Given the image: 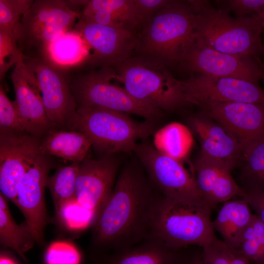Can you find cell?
<instances>
[{"instance_id": "484cf974", "label": "cell", "mask_w": 264, "mask_h": 264, "mask_svg": "<svg viewBox=\"0 0 264 264\" xmlns=\"http://www.w3.org/2000/svg\"><path fill=\"white\" fill-rule=\"evenodd\" d=\"M43 55L52 64L68 70L89 62L90 51L80 33L73 29L50 44Z\"/></svg>"}, {"instance_id": "8d00e7d4", "label": "cell", "mask_w": 264, "mask_h": 264, "mask_svg": "<svg viewBox=\"0 0 264 264\" xmlns=\"http://www.w3.org/2000/svg\"><path fill=\"white\" fill-rule=\"evenodd\" d=\"M172 0H133L136 19L138 27H142Z\"/></svg>"}, {"instance_id": "e575fe53", "label": "cell", "mask_w": 264, "mask_h": 264, "mask_svg": "<svg viewBox=\"0 0 264 264\" xmlns=\"http://www.w3.org/2000/svg\"><path fill=\"white\" fill-rule=\"evenodd\" d=\"M0 132H25L21 124L15 101L7 97L0 86Z\"/></svg>"}, {"instance_id": "4fadbf2b", "label": "cell", "mask_w": 264, "mask_h": 264, "mask_svg": "<svg viewBox=\"0 0 264 264\" xmlns=\"http://www.w3.org/2000/svg\"><path fill=\"white\" fill-rule=\"evenodd\" d=\"M41 140L26 132H0V190L15 203L18 186L41 154Z\"/></svg>"}, {"instance_id": "836d02e7", "label": "cell", "mask_w": 264, "mask_h": 264, "mask_svg": "<svg viewBox=\"0 0 264 264\" xmlns=\"http://www.w3.org/2000/svg\"><path fill=\"white\" fill-rule=\"evenodd\" d=\"M81 255L72 243L63 241L51 242L44 255L45 264H80Z\"/></svg>"}, {"instance_id": "603a6c76", "label": "cell", "mask_w": 264, "mask_h": 264, "mask_svg": "<svg viewBox=\"0 0 264 264\" xmlns=\"http://www.w3.org/2000/svg\"><path fill=\"white\" fill-rule=\"evenodd\" d=\"M92 142L85 133L71 130L49 132L41 141V153L80 163L86 157Z\"/></svg>"}, {"instance_id": "1f68e13d", "label": "cell", "mask_w": 264, "mask_h": 264, "mask_svg": "<svg viewBox=\"0 0 264 264\" xmlns=\"http://www.w3.org/2000/svg\"><path fill=\"white\" fill-rule=\"evenodd\" d=\"M25 56L18 46L14 31L0 30V78L13 66L23 62Z\"/></svg>"}, {"instance_id": "5bb4252c", "label": "cell", "mask_w": 264, "mask_h": 264, "mask_svg": "<svg viewBox=\"0 0 264 264\" xmlns=\"http://www.w3.org/2000/svg\"><path fill=\"white\" fill-rule=\"evenodd\" d=\"M78 19L74 29L80 33L90 49L89 62L91 64L111 67L131 57L136 50L138 39L135 33Z\"/></svg>"}, {"instance_id": "52a82bcc", "label": "cell", "mask_w": 264, "mask_h": 264, "mask_svg": "<svg viewBox=\"0 0 264 264\" xmlns=\"http://www.w3.org/2000/svg\"><path fill=\"white\" fill-rule=\"evenodd\" d=\"M110 67L80 75L70 82L77 108L110 110L135 114L152 121L160 116V110L133 97L123 87L112 83Z\"/></svg>"}, {"instance_id": "8fae6325", "label": "cell", "mask_w": 264, "mask_h": 264, "mask_svg": "<svg viewBox=\"0 0 264 264\" xmlns=\"http://www.w3.org/2000/svg\"><path fill=\"white\" fill-rule=\"evenodd\" d=\"M24 64L37 84L50 120L56 127L67 126L77 109L67 69L43 58L25 56Z\"/></svg>"}, {"instance_id": "2e32d148", "label": "cell", "mask_w": 264, "mask_h": 264, "mask_svg": "<svg viewBox=\"0 0 264 264\" xmlns=\"http://www.w3.org/2000/svg\"><path fill=\"white\" fill-rule=\"evenodd\" d=\"M118 169V162L113 155L83 160L79 165L76 181L78 202L97 215L113 191Z\"/></svg>"}, {"instance_id": "74e56055", "label": "cell", "mask_w": 264, "mask_h": 264, "mask_svg": "<svg viewBox=\"0 0 264 264\" xmlns=\"http://www.w3.org/2000/svg\"><path fill=\"white\" fill-rule=\"evenodd\" d=\"M201 256L206 264H230L225 243L217 237L202 247Z\"/></svg>"}, {"instance_id": "d4e9b609", "label": "cell", "mask_w": 264, "mask_h": 264, "mask_svg": "<svg viewBox=\"0 0 264 264\" xmlns=\"http://www.w3.org/2000/svg\"><path fill=\"white\" fill-rule=\"evenodd\" d=\"M241 144L239 161L241 187L245 193L264 191V135Z\"/></svg>"}, {"instance_id": "6da1fadb", "label": "cell", "mask_w": 264, "mask_h": 264, "mask_svg": "<svg viewBox=\"0 0 264 264\" xmlns=\"http://www.w3.org/2000/svg\"><path fill=\"white\" fill-rule=\"evenodd\" d=\"M163 197L139 171L132 167L123 169L93 222L94 243L112 254L147 239Z\"/></svg>"}, {"instance_id": "30bf717a", "label": "cell", "mask_w": 264, "mask_h": 264, "mask_svg": "<svg viewBox=\"0 0 264 264\" xmlns=\"http://www.w3.org/2000/svg\"><path fill=\"white\" fill-rule=\"evenodd\" d=\"M192 73L216 77H232L258 83L264 70L254 57L223 53L195 38L178 64Z\"/></svg>"}, {"instance_id": "7bdbcfd3", "label": "cell", "mask_w": 264, "mask_h": 264, "mask_svg": "<svg viewBox=\"0 0 264 264\" xmlns=\"http://www.w3.org/2000/svg\"><path fill=\"white\" fill-rule=\"evenodd\" d=\"M251 16L262 28H264V8L260 13L252 15Z\"/></svg>"}, {"instance_id": "b9f144b4", "label": "cell", "mask_w": 264, "mask_h": 264, "mask_svg": "<svg viewBox=\"0 0 264 264\" xmlns=\"http://www.w3.org/2000/svg\"><path fill=\"white\" fill-rule=\"evenodd\" d=\"M0 264H19L18 262L10 254L4 252H1L0 255Z\"/></svg>"}, {"instance_id": "83f0119b", "label": "cell", "mask_w": 264, "mask_h": 264, "mask_svg": "<svg viewBox=\"0 0 264 264\" xmlns=\"http://www.w3.org/2000/svg\"><path fill=\"white\" fill-rule=\"evenodd\" d=\"M154 146L160 152L181 161L189 154L193 143L190 130L183 124L172 122L157 131Z\"/></svg>"}, {"instance_id": "277c9868", "label": "cell", "mask_w": 264, "mask_h": 264, "mask_svg": "<svg viewBox=\"0 0 264 264\" xmlns=\"http://www.w3.org/2000/svg\"><path fill=\"white\" fill-rule=\"evenodd\" d=\"M213 209L203 199L186 201L163 196L149 236L172 248L190 245L202 248L217 238L211 220Z\"/></svg>"}, {"instance_id": "f546056e", "label": "cell", "mask_w": 264, "mask_h": 264, "mask_svg": "<svg viewBox=\"0 0 264 264\" xmlns=\"http://www.w3.org/2000/svg\"><path fill=\"white\" fill-rule=\"evenodd\" d=\"M249 264H264V223L254 214L235 247Z\"/></svg>"}, {"instance_id": "f1b7e54d", "label": "cell", "mask_w": 264, "mask_h": 264, "mask_svg": "<svg viewBox=\"0 0 264 264\" xmlns=\"http://www.w3.org/2000/svg\"><path fill=\"white\" fill-rule=\"evenodd\" d=\"M80 163L59 167L53 176H48L46 187L49 189L56 211L66 201L76 198L77 177Z\"/></svg>"}, {"instance_id": "7c38bea8", "label": "cell", "mask_w": 264, "mask_h": 264, "mask_svg": "<svg viewBox=\"0 0 264 264\" xmlns=\"http://www.w3.org/2000/svg\"><path fill=\"white\" fill-rule=\"evenodd\" d=\"M185 101L201 102H245L264 106V90L258 83L232 77L192 74L181 80Z\"/></svg>"}, {"instance_id": "60d3db41", "label": "cell", "mask_w": 264, "mask_h": 264, "mask_svg": "<svg viewBox=\"0 0 264 264\" xmlns=\"http://www.w3.org/2000/svg\"><path fill=\"white\" fill-rule=\"evenodd\" d=\"M182 264H206L203 261L201 254L192 256L186 254Z\"/></svg>"}, {"instance_id": "cb8c5ba5", "label": "cell", "mask_w": 264, "mask_h": 264, "mask_svg": "<svg viewBox=\"0 0 264 264\" xmlns=\"http://www.w3.org/2000/svg\"><path fill=\"white\" fill-rule=\"evenodd\" d=\"M254 215L243 198L229 200L224 202L216 218L212 221L213 227L220 234L225 243L235 247L250 224Z\"/></svg>"}, {"instance_id": "f35d334b", "label": "cell", "mask_w": 264, "mask_h": 264, "mask_svg": "<svg viewBox=\"0 0 264 264\" xmlns=\"http://www.w3.org/2000/svg\"><path fill=\"white\" fill-rule=\"evenodd\" d=\"M243 198L256 213V215L264 223V191L246 193Z\"/></svg>"}, {"instance_id": "8992f818", "label": "cell", "mask_w": 264, "mask_h": 264, "mask_svg": "<svg viewBox=\"0 0 264 264\" xmlns=\"http://www.w3.org/2000/svg\"><path fill=\"white\" fill-rule=\"evenodd\" d=\"M151 122H138L114 111L78 107L67 126L87 134L92 146L106 155L133 151L137 141L153 132Z\"/></svg>"}, {"instance_id": "ab89813d", "label": "cell", "mask_w": 264, "mask_h": 264, "mask_svg": "<svg viewBox=\"0 0 264 264\" xmlns=\"http://www.w3.org/2000/svg\"><path fill=\"white\" fill-rule=\"evenodd\" d=\"M225 247L230 264H249L239 250L225 243Z\"/></svg>"}, {"instance_id": "ba28073f", "label": "cell", "mask_w": 264, "mask_h": 264, "mask_svg": "<svg viewBox=\"0 0 264 264\" xmlns=\"http://www.w3.org/2000/svg\"><path fill=\"white\" fill-rule=\"evenodd\" d=\"M80 13L66 0H36L23 15L14 33L17 41H23L41 51L71 30Z\"/></svg>"}, {"instance_id": "d6986e66", "label": "cell", "mask_w": 264, "mask_h": 264, "mask_svg": "<svg viewBox=\"0 0 264 264\" xmlns=\"http://www.w3.org/2000/svg\"><path fill=\"white\" fill-rule=\"evenodd\" d=\"M189 119V125L200 144V154L232 170L236 168L241 150L238 140L221 125L201 112Z\"/></svg>"}, {"instance_id": "d590c367", "label": "cell", "mask_w": 264, "mask_h": 264, "mask_svg": "<svg viewBox=\"0 0 264 264\" xmlns=\"http://www.w3.org/2000/svg\"><path fill=\"white\" fill-rule=\"evenodd\" d=\"M218 9L234 13L236 18H243L257 14L264 8V0H216Z\"/></svg>"}, {"instance_id": "7402d4cb", "label": "cell", "mask_w": 264, "mask_h": 264, "mask_svg": "<svg viewBox=\"0 0 264 264\" xmlns=\"http://www.w3.org/2000/svg\"><path fill=\"white\" fill-rule=\"evenodd\" d=\"M79 19L90 23L113 26L135 32L138 28L133 0H91Z\"/></svg>"}, {"instance_id": "5b68a950", "label": "cell", "mask_w": 264, "mask_h": 264, "mask_svg": "<svg viewBox=\"0 0 264 264\" xmlns=\"http://www.w3.org/2000/svg\"><path fill=\"white\" fill-rule=\"evenodd\" d=\"M165 65L143 55L131 57L110 67L113 78L138 101L159 110H173L186 103L181 80Z\"/></svg>"}, {"instance_id": "ac0fdd59", "label": "cell", "mask_w": 264, "mask_h": 264, "mask_svg": "<svg viewBox=\"0 0 264 264\" xmlns=\"http://www.w3.org/2000/svg\"><path fill=\"white\" fill-rule=\"evenodd\" d=\"M195 105L240 143L264 135V106L245 102H201Z\"/></svg>"}, {"instance_id": "3957f363", "label": "cell", "mask_w": 264, "mask_h": 264, "mask_svg": "<svg viewBox=\"0 0 264 264\" xmlns=\"http://www.w3.org/2000/svg\"><path fill=\"white\" fill-rule=\"evenodd\" d=\"M195 12V38L220 52L257 56L264 53L262 28L251 16L233 18L208 0H189Z\"/></svg>"}, {"instance_id": "ffe728a7", "label": "cell", "mask_w": 264, "mask_h": 264, "mask_svg": "<svg viewBox=\"0 0 264 264\" xmlns=\"http://www.w3.org/2000/svg\"><path fill=\"white\" fill-rule=\"evenodd\" d=\"M233 170L225 165L200 154L193 167L198 188L203 198L214 209L238 196L242 198L245 192L233 178Z\"/></svg>"}, {"instance_id": "4dcf8cb0", "label": "cell", "mask_w": 264, "mask_h": 264, "mask_svg": "<svg viewBox=\"0 0 264 264\" xmlns=\"http://www.w3.org/2000/svg\"><path fill=\"white\" fill-rule=\"evenodd\" d=\"M56 212L62 224L73 231L86 228L93 223L97 216L94 211L81 205L76 198L64 203Z\"/></svg>"}, {"instance_id": "d6a6232c", "label": "cell", "mask_w": 264, "mask_h": 264, "mask_svg": "<svg viewBox=\"0 0 264 264\" xmlns=\"http://www.w3.org/2000/svg\"><path fill=\"white\" fill-rule=\"evenodd\" d=\"M34 0H0V30L14 31Z\"/></svg>"}, {"instance_id": "7a4b0ae2", "label": "cell", "mask_w": 264, "mask_h": 264, "mask_svg": "<svg viewBox=\"0 0 264 264\" xmlns=\"http://www.w3.org/2000/svg\"><path fill=\"white\" fill-rule=\"evenodd\" d=\"M195 17L189 0H172L141 27L136 51L166 66L178 65L195 40Z\"/></svg>"}, {"instance_id": "e0dca14e", "label": "cell", "mask_w": 264, "mask_h": 264, "mask_svg": "<svg viewBox=\"0 0 264 264\" xmlns=\"http://www.w3.org/2000/svg\"><path fill=\"white\" fill-rule=\"evenodd\" d=\"M10 78L24 131L40 139L44 138L56 127L47 115L37 84L24 62L15 66Z\"/></svg>"}, {"instance_id": "44dd1931", "label": "cell", "mask_w": 264, "mask_h": 264, "mask_svg": "<svg viewBox=\"0 0 264 264\" xmlns=\"http://www.w3.org/2000/svg\"><path fill=\"white\" fill-rule=\"evenodd\" d=\"M182 249L168 247L149 236L130 248L101 258L106 264H182L186 255Z\"/></svg>"}, {"instance_id": "9c48e42d", "label": "cell", "mask_w": 264, "mask_h": 264, "mask_svg": "<svg viewBox=\"0 0 264 264\" xmlns=\"http://www.w3.org/2000/svg\"><path fill=\"white\" fill-rule=\"evenodd\" d=\"M133 151L152 182L164 197L186 201L203 199L194 175L185 169L181 161L163 154L147 143H138Z\"/></svg>"}, {"instance_id": "9a60e30c", "label": "cell", "mask_w": 264, "mask_h": 264, "mask_svg": "<svg viewBox=\"0 0 264 264\" xmlns=\"http://www.w3.org/2000/svg\"><path fill=\"white\" fill-rule=\"evenodd\" d=\"M53 165L50 156L41 153L22 177L15 203L22 213L36 242L40 244L44 242L47 221L44 190Z\"/></svg>"}, {"instance_id": "ee69618b", "label": "cell", "mask_w": 264, "mask_h": 264, "mask_svg": "<svg viewBox=\"0 0 264 264\" xmlns=\"http://www.w3.org/2000/svg\"><path fill=\"white\" fill-rule=\"evenodd\" d=\"M263 79H264V74H263Z\"/></svg>"}, {"instance_id": "4316f807", "label": "cell", "mask_w": 264, "mask_h": 264, "mask_svg": "<svg viewBox=\"0 0 264 264\" xmlns=\"http://www.w3.org/2000/svg\"><path fill=\"white\" fill-rule=\"evenodd\" d=\"M8 200L0 194V242L5 247L15 250L23 261L27 262L24 253L36 242L27 223L17 224L9 211Z\"/></svg>"}]
</instances>
